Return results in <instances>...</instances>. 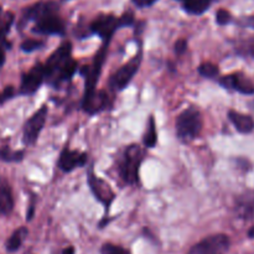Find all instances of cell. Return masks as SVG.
Here are the masks:
<instances>
[{
	"label": "cell",
	"mask_w": 254,
	"mask_h": 254,
	"mask_svg": "<svg viewBox=\"0 0 254 254\" xmlns=\"http://www.w3.org/2000/svg\"><path fill=\"white\" fill-rule=\"evenodd\" d=\"M201 129H202V117L198 109H186L176 119V133L181 140H192L201 133Z\"/></svg>",
	"instance_id": "cell-1"
},
{
	"label": "cell",
	"mask_w": 254,
	"mask_h": 254,
	"mask_svg": "<svg viewBox=\"0 0 254 254\" xmlns=\"http://www.w3.org/2000/svg\"><path fill=\"white\" fill-rule=\"evenodd\" d=\"M144 153L138 145L127 148L123 161L121 163V175L128 184H135L139 180V168L143 161Z\"/></svg>",
	"instance_id": "cell-2"
},
{
	"label": "cell",
	"mask_w": 254,
	"mask_h": 254,
	"mask_svg": "<svg viewBox=\"0 0 254 254\" xmlns=\"http://www.w3.org/2000/svg\"><path fill=\"white\" fill-rule=\"evenodd\" d=\"M230 248V238L226 235H215L193 246L188 254H225Z\"/></svg>",
	"instance_id": "cell-3"
},
{
	"label": "cell",
	"mask_w": 254,
	"mask_h": 254,
	"mask_svg": "<svg viewBox=\"0 0 254 254\" xmlns=\"http://www.w3.org/2000/svg\"><path fill=\"white\" fill-rule=\"evenodd\" d=\"M140 62L141 52H139V54L136 55V56H134L128 64H124L123 67H121V69H118V71L112 76L111 81H109L111 88L113 89V91H122V89L126 88L129 84V82L131 81V78L134 77V74L138 72Z\"/></svg>",
	"instance_id": "cell-4"
},
{
	"label": "cell",
	"mask_w": 254,
	"mask_h": 254,
	"mask_svg": "<svg viewBox=\"0 0 254 254\" xmlns=\"http://www.w3.org/2000/svg\"><path fill=\"white\" fill-rule=\"evenodd\" d=\"M121 27V22H119V17L114 16V15H99L96 19L92 21L91 24V31L101 36L104 40V42L111 41L112 36L114 32Z\"/></svg>",
	"instance_id": "cell-5"
},
{
	"label": "cell",
	"mask_w": 254,
	"mask_h": 254,
	"mask_svg": "<svg viewBox=\"0 0 254 254\" xmlns=\"http://www.w3.org/2000/svg\"><path fill=\"white\" fill-rule=\"evenodd\" d=\"M71 52H72V44L71 42L66 41L47 59V62L45 64L44 69L46 77H54L56 76L57 72L60 71L62 66L71 59Z\"/></svg>",
	"instance_id": "cell-6"
},
{
	"label": "cell",
	"mask_w": 254,
	"mask_h": 254,
	"mask_svg": "<svg viewBox=\"0 0 254 254\" xmlns=\"http://www.w3.org/2000/svg\"><path fill=\"white\" fill-rule=\"evenodd\" d=\"M47 118V107L42 106L29 121L26 122L24 128V143L27 145H32L39 138L45 122Z\"/></svg>",
	"instance_id": "cell-7"
},
{
	"label": "cell",
	"mask_w": 254,
	"mask_h": 254,
	"mask_svg": "<svg viewBox=\"0 0 254 254\" xmlns=\"http://www.w3.org/2000/svg\"><path fill=\"white\" fill-rule=\"evenodd\" d=\"M32 31L41 35H62L64 32V22L57 12H54L37 20Z\"/></svg>",
	"instance_id": "cell-8"
},
{
	"label": "cell",
	"mask_w": 254,
	"mask_h": 254,
	"mask_svg": "<svg viewBox=\"0 0 254 254\" xmlns=\"http://www.w3.org/2000/svg\"><path fill=\"white\" fill-rule=\"evenodd\" d=\"M220 83L225 88L233 89V91H237L242 94H248V96L254 94V83L243 74H228V76L221 78Z\"/></svg>",
	"instance_id": "cell-9"
},
{
	"label": "cell",
	"mask_w": 254,
	"mask_h": 254,
	"mask_svg": "<svg viewBox=\"0 0 254 254\" xmlns=\"http://www.w3.org/2000/svg\"><path fill=\"white\" fill-rule=\"evenodd\" d=\"M45 78H46V74H45L44 66L42 64H37L31 71L24 74L20 91H21L22 94L35 93L39 89V87L41 86Z\"/></svg>",
	"instance_id": "cell-10"
},
{
	"label": "cell",
	"mask_w": 254,
	"mask_h": 254,
	"mask_svg": "<svg viewBox=\"0 0 254 254\" xmlns=\"http://www.w3.org/2000/svg\"><path fill=\"white\" fill-rule=\"evenodd\" d=\"M88 183H89V186H91L92 192L94 193L97 200H99L103 205H106L107 207H109L111 203L113 202L114 197H116V195H114L111 186H109L104 180L97 178V176L93 175V174H89Z\"/></svg>",
	"instance_id": "cell-11"
},
{
	"label": "cell",
	"mask_w": 254,
	"mask_h": 254,
	"mask_svg": "<svg viewBox=\"0 0 254 254\" xmlns=\"http://www.w3.org/2000/svg\"><path fill=\"white\" fill-rule=\"evenodd\" d=\"M108 104V96L104 91H88L84 93L83 109L89 114L99 113L107 108Z\"/></svg>",
	"instance_id": "cell-12"
},
{
	"label": "cell",
	"mask_w": 254,
	"mask_h": 254,
	"mask_svg": "<svg viewBox=\"0 0 254 254\" xmlns=\"http://www.w3.org/2000/svg\"><path fill=\"white\" fill-rule=\"evenodd\" d=\"M59 12V5L55 1H39L35 2L31 6L26 7L24 11L25 20H32L36 22L37 20L44 17L45 15Z\"/></svg>",
	"instance_id": "cell-13"
},
{
	"label": "cell",
	"mask_w": 254,
	"mask_h": 254,
	"mask_svg": "<svg viewBox=\"0 0 254 254\" xmlns=\"http://www.w3.org/2000/svg\"><path fill=\"white\" fill-rule=\"evenodd\" d=\"M87 161V155L83 153H79V151H73L69 150V149H64L61 153L59 160V166L61 168V170L69 173V171L74 170L78 166L84 165Z\"/></svg>",
	"instance_id": "cell-14"
},
{
	"label": "cell",
	"mask_w": 254,
	"mask_h": 254,
	"mask_svg": "<svg viewBox=\"0 0 254 254\" xmlns=\"http://www.w3.org/2000/svg\"><path fill=\"white\" fill-rule=\"evenodd\" d=\"M228 118L240 133L250 134L254 130V119L251 116L236 111H230Z\"/></svg>",
	"instance_id": "cell-15"
},
{
	"label": "cell",
	"mask_w": 254,
	"mask_h": 254,
	"mask_svg": "<svg viewBox=\"0 0 254 254\" xmlns=\"http://www.w3.org/2000/svg\"><path fill=\"white\" fill-rule=\"evenodd\" d=\"M14 207L11 188L5 178H0V215H9Z\"/></svg>",
	"instance_id": "cell-16"
},
{
	"label": "cell",
	"mask_w": 254,
	"mask_h": 254,
	"mask_svg": "<svg viewBox=\"0 0 254 254\" xmlns=\"http://www.w3.org/2000/svg\"><path fill=\"white\" fill-rule=\"evenodd\" d=\"M212 0H183V7L191 15H202L210 9Z\"/></svg>",
	"instance_id": "cell-17"
},
{
	"label": "cell",
	"mask_w": 254,
	"mask_h": 254,
	"mask_svg": "<svg viewBox=\"0 0 254 254\" xmlns=\"http://www.w3.org/2000/svg\"><path fill=\"white\" fill-rule=\"evenodd\" d=\"M237 212L242 218H254V195L242 196L237 203Z\"/></svg>",
	"instance_id": "cell-18"
},
{
	"label": "cell",
	"mask_w": 254,
	"mask_h": 254,
	"mask_svg": "<svg viewBox=\"0 0 254 254\" xmlns=\"http://www.w3.org/2000/svg\"><path fill=\"white\" fill-rule=\"evenodd\" d=\"M27 230L25 227L19 228V230L15 231L14 233L11 235V237L7 240L6 242V250L9 252H15V251L19 250L21 247L22 242H24L25 238L27 237Z\"/></svg>",
	"instance_id": "cell-19"
},
{
	"label": "cell",
	"mask_w": 254,
	"mask_h": 254,
	"mask_svg": "<svg viewBox=\"0 0 254 254\" xmlns=\"http://www.w3.org/2000/svg\"><path fill=\"white\" fill-rule=\"evenodd\" d=\"M77 71V62L74 60L69 59L64 66L60 68V71L57 72L56 76H55V79L57 82H61V81H67V79L71 78Z\"/></svg>",
	"instance_id": "cell-20"
},
{
	"label": "cell",
	"mask_w": 254,
	"mask_h": 254,
	"mask_svg": "<svg viewBox=\"0 0 254 254\" xmlns=\"http://www.w3.org/2000/svg\"><path fill=\"white\" fill-rule=\"evenodd\" d=\"M158 141V133H156V124L154 121V117H150L146 127L145 135H144V144L146 148H154Z\"/></svg>",
	"instance_id": "cell-21"
},
{
	"label": "cell",
	"mask_w": 254,
	"mask_h": 254,
	"mask_svg": "<svg viewBox=\"0 0 254 254\" xmlns=\"http://www.w3.org/2000/svg\"><path fill=\"white\" fill-rule=\"evenodd\" d=\"M12 21H14V14L2 12L1 6H0V39H2L9 32Z\"/></svg>",
	"instance_id": "cell-22"
},
{
	"label": "cell",
	"mask_w": 254,
	"mask_h": 254,
	"mask_svg": "<svg viewBox=\"0 0 254 254\" xmlns=\"http://www.w3.org/2000/svg\"><path fill=\"white\" fill-rule=\"evenodd\" d=\"M198 72H200L201 76L206 77V78H213V77L217 76L220 69H218V67L215 64L205 62V64H202L198 67Z\"/></svg>",
	"instance_id": "cell-23"
},
{
	"label": "cell",
	"mask_w": 254,
	"mask_h": 254,
	"mask_svg": "<svg viewBox=\"0 0 254 254\" xmlns=\"http://www.w3.org/2000/svg\"><path fill=\"white\" fill-rule=\"evenodd\" d=\"M24 153L22 151H10L9 149L0 150V160L4 161H20L22 160Z\"/></svg>",
	"instance_id": "cell-24"
},
{
	"label": "cell",
	"mask_w": 254,
	"mask_h": 254,
	"mask_svg": "<svg viewBox=\"0 0 254 254\" xmlns=\"http://www.w3.org/2000/svg\"><path fill=\"white\" fill-rule=\"evenodd\" d=\"M232 21V14L226 9H218L216 12V22L221 26L230 24Z\"/></svg>",
	"instance_id": "cell-25"
},
{
	"label": "cell",
	"mask_w": 254,
	"mask_h": 254,
	"mask_svg": "<svg viewBox=\"0 0 254 254\" xmlns=\"http://www.w3.org/2000/svg\"><path fill=\"white\" fill-rule=\"evenodd\" d=\"M44 46V42L39 41V40H34V39H29L25 40L24 42L21 44V50L25 52H32L35 50H39L40 47Z\"/></svg>",
	"instance_id": "cell-26"
},
{
	"label": "cell",
	"mask_w": 254,
	"mask_h": 254,
	"mask_svg": "<svg viewBox=\"0 0 254 254\" xmlns=\"http://www.w3.org/2000/svg\"><path fill=\"white\" fill-rule=\"evenodd\" d=\"M102 254H130L129 251L124 250V248L119 247V246L111 245V243H106L102 247Z\"/></svg>",
	"instance_id": "cell-27"
},
{
	"label": "cell",
	"mask_w": 254,
	"mask_h": 254,
	"mask_svg": "<svg viewBox=\"0 0 254 254\" xmlns=\"http://www.w3.org/2000/svg\"><path fill=\"white\" fill-rule=\"evenodd\" d=\"M119 22H121V27L123 26H130L134 24V15L130 11L124 12L121 17H119Z\"/></svg>",
	"instance_id": "cell-28"
},
{
	"label": "cell",
	"mask_w": 254,
	"mask_h": 254,
	"mask_svg": "<svg viewBox=\"0 0 254 254\" xmlns=\"http://www.w3.org/2000/svg\"><path fill=\"white\" fill-rule=\"evenodd\" d=\"M188 50V41H186L185 39H180L176 41L175 44V52L178 55H181L184 54V52Z\"/></svg>",
	"instance_id": "cell-29"
},
{
	"label": "cell",
	"mask_w": 254,
	"mask_h": 254,
	"mask_svg": "<svg viewBox=\"0 0 254 254\" xmlns=\"http://www.w3.org/2000/svg\"><path fill=\"white\" fill-rule=\"evenodd\" d=\"M136 7H149L155 4L158 0H131Z\"/></svg>",
	"instance_id": "cell-30"
},
{
	"label": "cell",
	"mask_w": 254,
	"mask_h": 254,
	"mask_svg": "<svg viewBox=\"0 0 254 254\" xmlns=\"http://www.w3.org/2000/svg\"><path fill=\"white\" fill-rule=\"evenodd\" d=\"M241 25L246 27H251V29H254V15H251V16H246L241 20Z\"/></svg>",
	"instance_id": "cell-31"
},
{
	"label": "cell",
	"mask_w": 254,
	"mask_h": 254,
	"mask_svg": "<svg viewBox=\"0 0 254 254\" xmlns=\"http://www.w3.org/2000/svg\"><path fill=\"white\" fill-rule=\"evenodd\" d=\"M4 62H5V52H4V50L0 47V67L4 64Z\"/></svg>",
	"instance_id": "cell-32"
},
{
	"label": "cell",
	"mask_w": 254,
	"mask_h": 254,
	"mask_svg": "<svg viewBox=\"0 0 254 254\" xmlns=\"http://www.w3.org/2000/svg\"><path fill=\"white\" fill-rule=\"evenodd\" d=\"M62 254H74V248L73 247H67L66 250L64 251Z\"/></svg>",
	"instance_id": "cell-33"
},
{
	"label": "cell",
	"mask_w": 254,
	"mask_h": 254,
	"mask_svg": "<svg viewBox=\"0 0 254 254\" xmlns=\"http://www.w3.org/2000/svg\"><path fill=\"white\" fill-rule=\"evenodd\" d=\"M248 237L250 238H254V226L252 228H251L250 231H248Z\"/></svg>",
	"instance_id": "cell-34"
},
{
	"label": "cell",
	"mask_w": 254,
	"mask_h": 254,
	"mask_svg": "<svg viewBox=\"0 0 254 254\" xmlns=\"http://www.w3.org/2000/svg\"><path fill=\"white\" fill-rule=\"evenodd\" d=\"M5 98H7V97L5 96V93H4V94H1V96H0V102H1L2 99H5Z\"/></svg>",
	"instance_id": "cell-35"
}]
</instances>
